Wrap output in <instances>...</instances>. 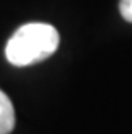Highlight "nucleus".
<instances>
[{"instance_id": "obj_1", "label": "nucleus", "mask_w": 132, "mask_h": 134, "mask_svg": "<svg viewBox=\"0 0 132 134\" xmlns=\"http://www.w3.org/2000/svg\"><path fill=\"white\" fill-rule=\"evenodd\" d=\"M60 43L55 26L47 23L22 24L5 45V57L16 67H26L53 55Z\"/></svg>"}, {"instance_id": "obj_2", "label": "nucleus", "mask_w": 132, "mask_h": 134, "mask_svg": "<svg viewBox=\"0 0 132 134\" xmlns=\"http://www.w3.org/2000/svg\"><path fill=\"white\" fill-rule=\"evenodd\" d=\"M16 126V112L10 98L0 90V134L12 132Z\"/></svg>"}, {"instance_id": "obj_3", "label": "nucleus", "mask_w": 132, "mask_h": 134, "mask_svg": "<svg viewBox=\"0 0 132 134\" xmlns=\"http://www.w3.org/2000/svg\"><path fill=\"white\" fill-rule=\"evenodd\" d=\"M118 9H120L122 17H124L127 23H132V0H120Z\"/></svg>"}]
</instances>
